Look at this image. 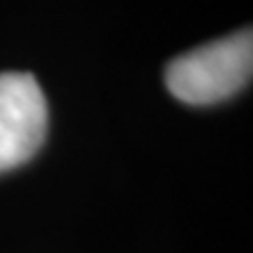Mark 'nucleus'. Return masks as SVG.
<instances>
[{"label": "nucleus", "mask_w": 253, "mask_h": 253, "mask_svg": "<svg viewBox=\"0 0 253 253\" xmlns=\"http://www.w3.org/2000/svg\"><path fill=\"white\" fill-rule=\"evenodd\" d=\"M251 73L253 33L244 28L176 56L164 71V82L183 103L211 106L244 89Z\"/></svg>", "instance_id": "obj_1"}, {"label": "nucleus", "mask_w": 253, "mask_h": 253, "mask_svg": "<svg viewBox=\"0 0 253 253\" xmlns=\"http://www.w3.org/2000/svg\"><path fill=\"white\" fill-rule=\"evenodd\" d=\"M47 99L31 73H0V173L26 164L42 148Z\"/></svg>", "instance_id": "obj_2"}]
</instances>
